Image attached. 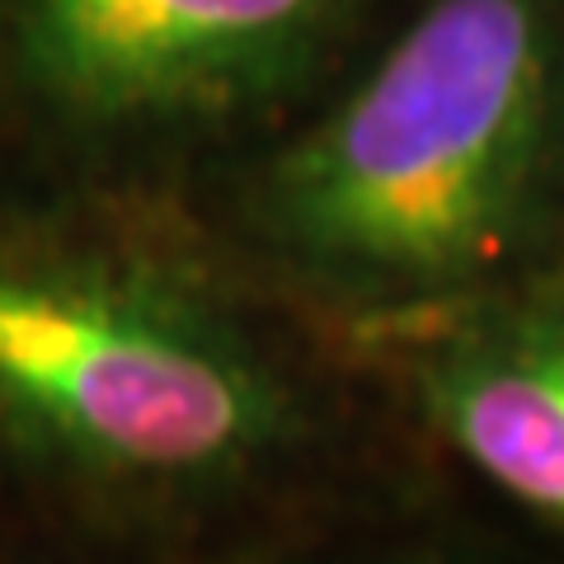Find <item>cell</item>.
Masks as SVG:
<instances>
[{
    "instance_id": "3",
    "label": "cell",
    "mask_w": 564,
    "mask_h": 564,
    "mask_svg": "<svg viewBox=\"0 0 564 564\" xmlns=\"http://www.w3.org/2000/svg\"><path fill=\"white\" fill-rule=\"evenodd\" d=\"M344 0H20V47L80 118H151L273 80Z\"/></svg>"
},
{
    "instance_id": "2",
    "label": "cell",
    "mask_w": 564,
    "mask_h": 564,
    "mask_svg": "<svg viewBox=\"0 0 564 564\" xmlns=\"http://www.w3.org/2000/svg\"><path fill=\"white\" fill-rule=\"evenodd\" d=\"M0 414L76 462L184 475L259 447L278 395L231 334L161 292L0 263Z\"/></svg>"
},
{
    "instance_id": "1",
    "label": "cell",
    "mask_w": 564,
    "mask_h": 564,
    "mask_svg": "<svg viewBox=\"0 0 564 564\" xmlns=\"http://www.w3.org/2000/svg\"><path fill=\"white\" fill-rule=\"evenodd\" d=\"M555 90L551 0H433L269 174V221L311 269L433 288L522 217Z\"/></svg>"
},
{
    "instance_id": "4",
    "label": "cell",
    "mask_w": 564,
    "mask_h": 564,
    "mask_svg": "<svg viewBox=\"0 0 564 564\" xmlns=\"http://www.w3.org/2000/svg\"><path fill=\"white\" fill-rule=\"evenodd\" d=\"M423 404L485 480L564 522V306L452 344L423 377Z\"/></svg>"
}]
</instances>
